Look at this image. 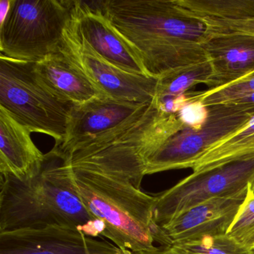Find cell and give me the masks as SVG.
I'll return each mask as SVG.
<instances>
[{
  "mask_svg": "<svg viewBox=\"0 0 254 254\" xmlns=\"http://www.w3.org/2000/svg\"><path fill=\"white\" fill-rule=\"evenodd\" d=\"M98 8L130 46L149 76L160 78L208 60L207 25L177 0H105Z\"/></svg>",
  "mask_w": 254,
  "mask_h": 254,
  "instance_id": "cell-1",
  "label": "cell"
},
{
  "mask_svg": "<svg viewBox=\"0 0 254 254\" xmlns=\"http://www.w3.org/2000/svg\"><path fill=\"white\" fill-rule=\"evenodd\" d=\"M0 181V233L64 226L89 237H105V224L89 212L54 149L33 178L20 181L1 175Z\"/></svg>",
  "mask_w": 254,
  "mask_h": 254,
  "instance_id": "cell-2",
  "label": "cell"
},
{
  "mask_svg": "<svg viewBox=\"0 0 254 254\" xmlns=\"http://www.w3.org/2000/svg\"><path fill=\"white\" fill-rule=\"evenodd\" d=\"M64 163L83 203L103 221L105 237L116 246L123 251L142 252L157 250L155 242L163 245V233L154 221L157 197L141 191L130 178Z\"/></svg>",
  "mask_w": 254,
  "mask_h": 254,
  "instance_id": "cell-3",
  "label": "cell"
},
{
  "mask_svg": "<svg viewBox=\"0 0 254 254\" xmlns=\"http://www.w3.org/2000/svg\"><path fill=\"white\" fill-rule=\"evenodd\" d=\"M0 107L31 133L64 142L75 105L53 94L37 76L34 63L0 55Z\"/></svg>",
  "mask_w": 254,
  "mask_h": 254,
  "instance_id": "cell-4",
  "label": "cell"
},
{
  "mask_svg": "<svg viewBox=\"0 0 254 254\" xmlns=\"http://www.w3.org/2000/svg\"><path fill=\"white\" fill-rule=\"evenodd\" d=\"M72 10L69 0H11L8 14L0 22L1 55L38 63L59 53Z\"/></svg>",
  "mask_w": 254,
  "mask_h": 254,
  "instance_id": "cell-5",
  "label": "cell"
},
{
  "mask_svg": "<svg viewBox=\"0 0 254 254\" xmlns=\"http://www.w3.org/2000/svg\"><path fill=\"white\" fill-rule=\"evenodd\" d=\"M206 108L207 118L200 127L181 130L148 157L145 175L192 169L202 154L240 130L254 117L252 108L245 104H222Z\"/></svg>",
  "mask_w": 254,
  "mask_h": 254,
  "instance_id": "cell-6",
  "label": "cell"
},
{
  "mask_svg": "<svg viewBox=\"0 0 254 254\" xmlns=\"http://www.w3.org/2000/svg\"><path fill=\"white\" fill-rule=\"evenodd\" d=\"M254 184V154L193 172L157 196L154 221L161 228L184 211L206 200L236 195Z\"/></svg>",
  "mask_w": 254,
  "mask_h": 254,
  "instance_id": "cell-7",
  "label": "cell"
},
{
  "mask_svg": "<svg viewBox=\"0 0 254 254\" xmlns=\"http://www.w3.org/2000/svg\"><path fill=\"white\" fill-rule=\"evenodd\" d=\"M60 52L108 98L136 103H149L155 98L158 78L123 70L99 56L84 39L73 1Z\"/></svg>",
  "mask_w": 254,
  "mask_h": 254,
  "instance_id": "cell-8",
  "label": "cell"
},
{
  "mask_svg": "<svg viewBox=\"0 0 254 254\" xmlns=\"http://www.w3.org/2000/svg\"><path fill=\"white\" fill-rule=\"evenodd\" d=\"M107 241L75 228L49 226L0 233V254H125Z\"/></svg>",
  "mask_w": 254,
  "mask_h": 254,
  "instance_id": "cell-9",
  "label": "cell"
},
{
  "mask_svg": "<svg viewBox=\"0 0 254 254\" xmlns=\"http://www.w3.org/2000/svg\"><path fill=\"white\" fill-rule=\"evenodd\" d=\"M247 194L248 191L210 199L178 214L160 228L166 247L176 242L227 234Z\"/></svg>",
  "mask_w": 254,
  "mask_h": 254,
  "instance_id": "cell-10",
  "label": "cell"
},
{
  "mask_svg": "<svg viewBox=\"0 0 254 254\" xmlns=\"http://www.w3.org/2000/svg\"><path fill=\"white\" fill-rule=\"evenodd\" d=\"M73 11L81 35L99 56L126 72L149 76L136 53L117 33L96 2L73 1Z\"/></svg>",
  "mask_w": 254,
  "mask_h": 254,
  "instance_id": "cell-11",
  "label": "cell"
},
{
  "mask_svg": "<svg viewBox=\"0 0 254 254\" xmlns=\"http://www.w3.org/2000/svg\"><path fill=\"white\" fill-rule=\"evenodd\" d=\"M151 102L136 103L106 97L75 106L64 142L55 147L67 148L102 136L143 112Z\"/></svg>",
  "mask_w": 254,
  "mask_h": 254,
  "instance_id": "cell-12",
  "label": "cell"
},
{
  "mask_svg": "<svg viewBox=\"0 0 254 254\" xmlns=\"http://www.w3.org/2000/svg\"><path fill=\"white\" fill-rule=\"evenodd\" d=\"M203 48L213 70L209 90L254 72V35L211 32Z\"/></svg>",
  "mask_w": 254,
  "mask_h": 254,
  "instance_id": "cell-13",
  "label": "cell"
},
{
  "mask_svg": "<svg viewBox=\"0 0 254 254\" xmlns=\"http://www.w3.org/2000/svg\"><path fill=\"white\" fill-rule=\"evenodd\" d=\"M31 132L0 107V173L20 181L33 178L45 161Z\"/></svg>",
  "mask_w": 254,
  "mask_h": 254,
  "instance_id": "cell-14",
  "label": "cell"
},
{
  "mask_svg": "<svg viewBox=\"0 0 254 254\" xmlns=\"http://www.w3.org/2000/svg\"><path fill=\"white\" fill-rule=\"evenodd\" d=\"M34 69L53 94L75 106L107 97L61 52L34 63Z\"/></svg>",
  "mask_w": 254,
  "mask_h": 254,
  "instance_id": "cell-15",
  "label": "cell"
},
{
  "mask_svg": "<svg viewBox=\"0 0 254 254\" xmlns=\"http://www.w3.org/2000/svg\"><path fill=\"white\" fill-rule=\"evenodd\" d=\"M254 154V117L240 130L217 142L197 160L193 172H201Z\"/></svg>",
  "mask_w": 254,
  "mask_h": 254,
  "instance_id": "cell-16",
  "label": "cell"
},
{
  "mask_svg": "<svg viewBox=\"0 0 254 254\" xmlns=\"http://www.w3.org/2000/svg\"><path fill=\"white\" fill-rule=\"evenodd\" d=\"M212 75L213 70L209 59L177 69L159 78L156 99L161 100L183 96L199 84H205L209 87Z\"/></svg>",
  "mask_w": 254,
  "mask_h": 254,
  "instance_id": "cell-17",
  "label": "cell"
},
{
  "mask_svg": "<svg viewBox=\"0 0 254 254\" xmlns=\"http://www.w3.org/2000/svg\"><path fill=\"white\" fill-rule=\"evenodd\" d=\"M166 254H252L227 234L176 242L162 248Z\"/></svg>",
  "mask_w": 254,
  "mask_h": 254,
  "instance_id": "cell-18",
  "label": "cell"
},
{
  "mask_svg": "<svg viewBox=\"0 0 254 254\" xmlns=\"http://www.w3.org/2000/svg\"><path fill=\"white\" fill-rule=\"evenodd\" d=\"M254 93V72L238 81L218 88L194 92V96L206 107L231 103Z\"/></svg>",
  "mask_w": 254,
  "mask_h": 254,
  "instance_id": "cell-19",
  "label": "cell"
},
{
  "mask_svg": "<svg viewBox=\"0 0 254 254\" xmlns=\"http://www.w3.org/2000/svg\"><path fill=\"white\" fill-rule=\"evenodd\" d=\"M251 184L248 194L227 234L236 242L254 251V194Z\"/></svg>",
  "mask_w": 254,
  "mask_h": 254,
  "instance_id": "cell-20",
  "label": "cell"
},
{
  "mask_svg": "<svg viewBox=\"0 0 254 254\" xmlns=\"http://www.w3.org/2000/svg\"><path fill=\"white\" fill-rule=\"evenodd\" d=\"M10 4H11V0H1L0 1V18L1 22L3 21L4 19L8 14L9 11Z\"/></svg>",
  "mask_w": 254,
  "mask_h": 254,
  "instance_id": "cell-21",
  "label": "cell"
},
{
  "mask_svg": "<svg viewBox=\"0 0 254 254\" xmlns=\"http://www.w3.org/2000/svg\"><path fill=\"white\" fill-rule=\"evenodd\" d=\"M231 103H242L245 105H249L252 108L253 111H254V94L248 95V96H244L241 99H237Z\"/></svg>",
  "mask_w": 254,
  "mask_h": 254,
  "instance_id": "cell-22",
  "label": "cell"
},
{
  "mask_svg": "<svg viewBox=\"0 0 254 254\" xmlns=\"http://www.w3.org/2000/svg\"><path fill=\"white\" fill-rule=\"evenodd\" d=\"M125 254H166L162 248H157L154 251H142V252H130V251H126Z\"/></svg>",
  "mask_w": 254,
  "mask_h": 254,
  "instance_id": "cell-23",
  "label": "cell"
},
{
  "mask_svg": "<svg viewBox=\"0 0 254 254\" xmlns=\"http://www.w3.org/2000/svg\"><path fill=\"white\" fill-rule=\"evenodd\" d=\"M251 188H252L253 192H254V185L251 186Z\"/></svg>",
  "mask_w": 254,
  "mask_h": 254,
  "instance_id": "cell-24",
  "label": "cell"
},
{
  "mask_svg": "<svg viewBox=\"0 0 254 254\" xmlns=\"http://www.w3.org/2000/svg\"><path fill=\"white\" fill-rule=\"evenodd\" d=\"M252 254H254V251H253Z\"/></svg>",
  "mask_w": 254,
  "mask_h": 254,
  "instance_id": "cell-25",
  "label": "cell"
}]
</instances>
